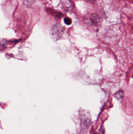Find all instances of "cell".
I'll list each match as a JSON object with an SVG mask.
<instances>
[{
	"mask_svg": "<svg viewBox=\"0 0 133 134\" xmlns=\"http://www.w3.org/2000/svg\"><path fill=\"white\" fill-rule=\"evenodd\" d=\"M63 34L62 26L59 23H56L53 27L52 31V37L54 41L59 40Z\"/></svg>",
	"mask_w": 133,
	"mask_h": 134,
	"instance_id": "1",
	"label": "cell"
},
{
	"mask_svg": "<svg viewBox=\"0 0 133 134\" xmlns=\"http://www.w3.org/2000/svg\"><path fill=\"white\" fill-rule=\"evenodd\" d=\"M80 118L83 124L87 127L90 125L91 121V115L89 112L83 110L80 112Z\"/></svg>",
	"mask_w": 133,
	"mask_h": 134,
	"instance_id": "2",
	"label": "cell"
},
{
	"mask_svg": "<svg viewBox=\"0 0 133 134\" xmlns=\"http://www.w3.org/2000/svg\"><path fill=\"white\" fill-rule=\"evenodd\" d=\"M91 22L97 26H100L103 22L102 17L96 13H93L90 16Z\"/></svg>",
	"mask_w": 133,
	"mask_h": 134,
	"instance_id": "3",
	"label": "cell"
},
{
	"mask_svg": "<svg viewBox=\"0 0 133 134\" xmlns=\"http://www.w3.org/2000/svg\"><path fill=\"white\" fill-rule=\"evenodd\" d=\"M46 10L48 13L58 19H60L63 17V15L62 13L55 11L54 10L52 9H51L47 8L46 9Z\"/></svg>",
	"mask_w": 133,
	"mask_h": 134,
	"instance_id": "4",
	"label": "cell"
},
{
	"mask_svg": "<svg viewBox=\"0 0 133 134\" xmlns=\"http://www.w3.org/2000/svg\"><path fill=\"white\" fill-rule=\"evenodd\" d=\"M114 97L118 100V101L121 102L124 96V92L123 91L120 90L117 92L114 95Z\"/></svg>",
	"mask_w": 133,
	"mask_h": 134,
	"instance_id": "5",
	"label": "cell"
},
{
	"mask_svg": "<svg viewBox=\"0 0 133 134\" xmlns=\"http://www.w3.org/2000/svg\"><path fill=\"white\" fill-rule=\"evenodd\" d=\"M36 0H24L26 4L28 6H31L35 2Z\"/></svg>",
	"mask_w": 133,
	"mask_h": 134,
	"instance_id": "6",
	"label": "cell"
},
{
	"mask_svg": "<svg viewBox=\"0 0 133 134\" xmlns=\"http://www.w3.org/2000/svg\"><path fill=\"white\" fill-rule=\"evenodd\" d=\"M67 1L64 4V6L65 7V8L66 9H72V3L70 0L68 1V3H67Z\"/></svg>",
	"mask_w": 133,
	"mask_h": 134,
	"instance_id": "7",
	"label": "cell"
},
{
	"mask_svg": "<svg viewBox=\"0 0 133 134\" xmlns=\"http://www.w3.org/2000/svg\"><path fill=\"white\" fill-rule=\"evenodd\" d=\"M64 21L65 24L67 25H70L72 24V20L68 18H65L64 19Z\"/></svg>",
	"mask_w": 133,
	"mask_h": 134,
	"instance_id": "8",
	"label": "cell"
},
{
	"mask_svg": "<svg viewBox=\"0 0 133 134\" xmlns=\"http://www.w3.org/2000/svg\"><path fill=\"white\" fill-rule=\"evenodd\" d=\"M85 1L88 2H90L91 3H95L96 1L95 0H84Z\"/></svg>",
	"mask_w": 133,
	"mask_h": 134,
	"instance_id": "9",
	"label": "cell"
}]
</instances>
